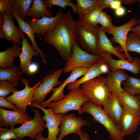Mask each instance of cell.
<instances>
[{
    "label": "cell",
    "instance_id": "cell-13",
    "mask_svg": "<svg viewBox=\"0 0 140 140\" xmlns=\"http://www.w3.org/2000/svg\"><path fill=\"white\" fill-rule=\"evenodd\" d=\"M89 125L87 120L81 117H76L74 114H63L60 124V133L57 140H62L65 136L72 133L78 135L84 125Z\"/></svg>",
    "mask_w": 140,
    "mask_h": 140
},
{
    "label": "cell",
    "instance_id": "cell-33",
    "mask_svg": "<svg viewBox=\"0 0 140 140\" xmlns=\"http://www.w3.org/2000/svg\"><path fill=\"white\" fill-rule=\"evenodd\" d=\"M103 9L99 4L97 5L81 20L93 26L97 27L101 13Z\"/></svg>",
    "mask_w": 140,
    "mask_h": 140
},
{
    "label": "cell",
    "instance_id": "cell-8",
    "mask_svg": "<svg viewBox=\"0 0 140 140\" xmlns=\"http://www.w3.org/2000/svg\"><path fill=\"white\" fill-rule=\"evenodd\" d=\"M11 15L0 14V38L11 42L13 45H22V31L15 25Z\"/></svg>",
    "mask_w": 140,
    "mask_h": 140
},
{
    "label": "cell",
    "instance_id": "cell-21",
    "mask_svg": "<svg viewBox=\"0 0 140 140\" xmlns=\"http://www.w3.org/2000/svg\"><path fill=\"white\" fill-rule=\"evenodd\" d=\"M23 42L21 53L20 58V68L23 73L27 75H30L29 69L31 59L33 56L37 57L39 53L34 50L32 45L29 44L27 38L22 31Z\"/></svg>",
    "mask_w": 140,
    "mask_h": 140
},
{
    "label": "cell",
    "instance_id": "cell-45",
    "mask_svg": "<svg viewBox=\"0 0 140 140\" xmlns=\"http://www.w3.org/2000/svg\"><path fill=\"white\" fill-rule=\"evenodd\" d=\"M35 140H48L47 138L44 137L42 135L41 132H40L37 134Z\"/></svg>",
    "mask_w": 140,
    "mask_h": 140
},
{
    "label": "cell",
    "instance_id": "cell-36",
    "mask_svg": "<svg viewBox=\"0 0 140 140\" xmlns=\"http://www.w3.org/2000/svg\"><path fill=\"white\" fill-rule=\"evenodd\" d=\"M137 0H103V5L107 8L116 10L121 6V4L131 5L136 3Z\"/></svg>",
    "mask_w": 140,
    "mask_h": 140
},
{
    "label": "cell",
    "instance_id": "cell-47",
    "mask_svg": "<svg viewBox=\"0 0 140 140\" xmlns=\"http://www.w3.org/2000/svg\"><path fill=\"white\" fill-rule=\"evenodd\" d=\"M137 96L138 97V99H139L140 102V95H137Z\"/></svg>",
    "mask_w": 140,
    "mask_h": 140
},
{
    "label": "cell",
    "instance_id": "cell-44",
    "mask_svg": "<svg viewBox=\"0 0 140 140\" xmlns=\"http://www.w3.org/2000/svg\"><path fill=\"white\" fill-rule=\"evenodd\" d=\"M37 66L36 64H31L29 69L30 74H32L37 71Z\"/></svg>",
    "mask_w": 140,
    "mask_h": 140
},
{
    "label": "cell",
    "instance_id": "cell-43",
    "mask_svg": "<svg viewBox=\"0 0 140 140\" xmlns=\"http://www.w3.org/2000/svg\"><path fill=\"white\" fill-rule=\"evenodd\" d=\"M78 135L80 140H90L88 134L83 130H81Z\"/></svg>",
    "mask_w": 140,
    "mask_h": 140
},
{
    "label": "cell",
    "instance_id": "cell-26",
    "mask_svg": "<svg viewBox=\"0 0 140 140\" xmlns=\"http://www.w3.org/2000/svg\"><path fill=\"white\" fill-rule=\"evenodd\" d=\"M26 16L37 19L44 17H53L51 11L46 8L44 0H33L31 6L26 13Z\"/></svg>",
    "mask_w": 140,
    "mask_h": 140
},
{
    "label": "cell",
    "instance_id": "cell-32",
    "mask_svg": "<svg viewBox=\"0 0 140 140\" xmlns=\"http://www.w3.org/2000/svg\"><path fill=\"white\" fill-rule=\"evenodd\" d=\"M46 8L51 11L54 6H57L63 9L67 6H70L73 12L77 13V7L76 4L73 3L71 0H44Z\"/></svg>",
    "mask_w": 140,
    "mask_h": 140
},
{
    "label": "cell",
    "instance_id": "cell-48",
    "mask_svg": "<svg viewBox=\"0 0 140 140\" xmlns=\"http://www.w3.org/2000/svg\"><path fill=\"white\" fill-rule=\"evenodd\" d=\"M138 1L139 2V6L140 7V0H138Z\"/></svg>",
    "mask_w": 140,
    "mask_h": 140
},
{
    "label": "cell",
    "instance_id": "cell-28",
    "mask_svg": "<svg viewBox=\"0 0 140 140\" xmlns=\"http://www.w3.org/2000/svg\"><path fill=\"white\" fill-rule=\"evenodd\" d=\"M23 72L16 66L8 69L0 68V81L6 80L10 83L19 82L22 78Z\"/></svg>",
    "mask_w": 140,
    "mask_h": 140
},
{
    "label": "cell",
    "instance_id": "cell-42",
    "mask_svg": "<svg viewBox=\"0 0 140 140\" xmlns=\"http://www.w3.org/2000/svg\"><path fill=\"white\" fill-rule=\"evenodd\" d=\"M126 12L125 9L121 6L115 10L116 15L118 16H121L124 15Z\"/></svg>",
    "mask_w": 140,
    "mask_h": 140
},
{
    "label": "cell",
    "instance_id": "cell-27",
    "mask_svg": "<svg viewBox=\"0 0 140 140\" xmlns=\"http://www.w3.org/2000/svg\"><path fill=\"white\" fill-rule=\"evenodd\" d=\"M116 96L122 107L140 112V102L137 96L131 95L124 90Z\"/></svg>",
    "mask_w": 140,
    "mask_h": 140
},
{
    "label": "cell",
    "instance_id": "cell-41",
    "mask_svg": "<svg viewBox=\"0 0 140 140\" xmlns=\"http://www.w3.org/2000/svg\"><path fill=\"white\" fill-rule=\"evenodd\" d=\"M130 32L133 34L140 38V23L132 27Z\"/></svg>",
    "mask_w": 140,
    "mask_h": 140
},
{
    "label": "cell",
    "instance_id": "cell-9",
    "mask_svg": "<svg viewBox=\"0 0 140 140\" xmlns=\"http://www.w3.org/2000/svg\"><path fill=\"white\" fill-rule=\"evenodd\" d=\"M32 111L34 114L33 118L26 121L20 127L14 128L18 135L16 140H22L25 137H30L32 139H35L37 134L42 132L47 128L39 110L34 109Z\"/></svg>",
    "mask_w": 140,
    "mask_h": 140
},
{
    "label": "cell",
    "instance_id": "cell-37",
    "mask_svg": "<svg viewBox=\"0 0 140 140\" xmlns=\"http://www.w3.org/2000/svg\"><path fill=\"white\" fill-rule=\"evenodd\" d=\"M18 137L14 128L9 129L0 127V140H16Z\"/></svg>",
    "mask_w": 140,
    "mask_h": 140
},
{
    "label": "cell",
    "instance_id": "cell-40",
    "mask_svg": "<svg viewBox=\"0 0 140 140\" xmlns=\"http://www.w3.org/2000/svg\"><path fill=\"white\" fill-rule=\"evenodd\" d=\"M0 106L1 108H8L15 111L20 112L17 106L10 102L5 97H0Z\"/></svg>",
    "mask_w": 140,
    "mask_h": 140
},
{
    "label": "cell",
    "instance_id": "cell-16",
    "mask_svg": "<svg viewBox=\"0 0 140 140\" xmlns=\"http://www.w3.org/2000/svg\"><path fill=\"white\" fill-rule=\"evenodd\" d=\"M88 68H78L71 72L69 76L57 87L54 88L52 90L51 96L47 100L40 104L42 108H45L51 102H56L61 100L65 96L64 89L65 87L70 83L75 81L83 75L88 71Z\"/></svg>",
    "mask_w": 140,
    "mask_h": 140
},
{
    "label": "cell",
    "instance_id": "cell-12",
    "mask_svg": "<svg viewBox=\"0 0 140 140\" xmlns=\"http://www.w3.org/2000/svg\"><path fill=\"white\" fill-rule=\"evenodd\" d=\"M63 72V69H59L44 78L35 91L31 102L40 104L44 102L46 96L54 87L61 84L62 82L59 80V78Z\"/></svg>",
    "mask_w": 140,
    "mask_h": 140
},
{
    "label": "cell",
    "instance_id": "cell-31",
    "mask_svg": "<svg viewBox=\"0 0 140 140\" xmlns=\"http://www.w3.org/2000/svg\"><path fill=\"white\" fill-rule=\"evenodd\" d=\"M122 84L124 90L131 95L140 94V78H137L129 76Z\"/></svg>",
    "mask_w": 140,
    "mask_h": 140
},
{
    "label": "cell",
    "instance_id": "cell-7",
    "mask_svg": "<svg viewBox=\"0 0 140 140\" xmlns=\"http://www.w3.org/2000/svg\"><path fill=\"white\" fill-rule=\"evenodd\" d=\"M43 80V78L37 82L33 87H30L29 80L22 78L20 80L25 85V88L20 90L14 92L12 95L6 97V99L17 106L20 112L26 114L27 107L31 104L35 91Z\"/></svg>",
    "mask_w": 140,
    "mask_h": 140
},
{
    "label": "cell",
    "instance_id": "cell-25",
    "mask_svg": "<svg viewBox=\"0 0 140 140\" xmlns=\"http://www.w3.org/2000/svg\"><path fill=\"white\" fill-rule=\"evenodd\" d=\"M12 15L17 20L19 27L23 32L27 35L30 38L32 47L40 54L43 63L46 64L47 61L46 60L45 56L36 43L34 37V34L30 24L26 21H25L21 19L16 13L13 12Z\"/></svg>",
    "mask_w": 140,
    "mask_h": 140
},
{
    "label": "cell",
    "instance_id": "cell-6",
    "mask_svg": "<svg viewBox=\"0 0 140 140\" xmlns=\"http://www.w3.org/2000/svg\"><path fill=\"white\" fill-rule=\"evenodd\" d=\"M102 58L100 55H94L84 51L75 41L72 47L71 56L66 61L63 69V72L66 73L77 68H89Z\"/></svg>",
    "mask_w": 140,
    "mask_h": 140
},
{
    "label": "cell",
    "instance_id": "cell-35",
    "mask_svg": "<svg viewBox=\"0 0 140 140\" xmlns=\"http://www.w3.org/2000/svg\"><path fill=\"white\" fill-rule=\"evenodd\" d=\"M18 83H10L6 80L0 81V97L6 98L11 93L18 91L15 87Z\"/></svg>",
    "mask_w": 140,
    "mask_h": 140
},
{
    "label": "cell",
    "instance_id": "cell-46",
    "mask_svg": "<svg viewBox=\"0 0 140 140\" xmlns=\"http://www.w3.org/2000/svg\"><path fill=\"white\" fill-rule=\"evenodd\" d=\"M137 139L138 140H140V132L139 134V136L137 137Z\"/></svg>",
    "mask_w": 140,
    "mask_h": 140
},
{
    "label": "cell",
    "instance_id": "cell-2",
    "mask_svg": "<svg viewBox=\"0 0 140 140\" xmlns=\"http://www.w3.org/2000/svg\"><path fill=\"white\" fill-rule=\"evenodd\" d=\"M102 106L96 105L90 100L84 102L81 108L82 114L84 112L90 114L93 120L102 124L109 132L112 140H123L125 136L120 131L118 127L104 112Z\"/></svg>",
    "mask_w": 140,
    "mask_h": 140
},
{
    "label": "cell",
    "instance_id": "cell-39",
    "mask_svg": "<svg viewBox=\"0 0 140 140\" xmlns=\"http://www.w3.org/2000/svg\"><path fill=\"white\" fill-rule=\"evenodd\" d=\"M13 12L10 0H0V14L6 13L12 15Z\"/></svg>",
    "mask_w": 140,
    "mask_h": 140
},
{
    "label": "cell",
    "instance_id": "cell-19",
    "mask_svg": "<svg viewBox=\"0 0 140 140\" xmlns=\"http://www.w3.org/2000/svg\"><path fill=\"white\" fill-rule=\"evenodd\" d=\"M32 119L26 114L0 108V127H7L9 126L11 128H14L16 124H22Z\"/></svg>",
    "mask_w": 140,
    "mask_h": 140
},
{
    "label": "cell",
    "instance_id": "cell-24",
    "mask_svg": "<svg viewBox=\"0 0 140 140\" xmlns=\"http://www.w3.org/2000/svg\"><path fill=\"white\" fill-rule=\"evenodd\" d=\"M22 47L19 45H13L6 50L0 52V67L8 69L14 67L13 62L15 58L19 57L21 53Z\"/></svg>",
    "mask_w": 140,
    "mask_h": 140
},
{
    "label": "cell",
    "instance_id": "cell-29",
    "mask_svg": "<svg viewBox=\"0 0 140 140\" xmlns=\"http://www.w3.org/2000/svg\"><path fill=\"white\" fill-rule=\"evenodd\" d=\"M76 1L79 19L82 20L90 11L100 4L101 0H76Z\"/></svg>",
    "mask_w": 140,
    "mask_h": 140
},
{
    "label": "cell",
    "instance_id": "cell-38",
    "mask_svg": "<svg viewBox=\"0 0 140 140\" xmlns=\"http://www.w3.org/2000/svg\"><path fill=\"white\" fill-rule=\"evenodd\" d=\"M99 24L104 29L112 28L115 26L112 23V19L106 12L102 11L101 13Z\"/></svg>",
    "mask_w": 140,
    "mask_h": 140
},
{
    "label": "cell",
    "instance_id": "cell-49",
    "mask_svg": "<svg viewBox=\"0 0 140 140\" xmlns=\"http://www.w3.org/2000/svg\"><path fill=\"white\" fill-rule=\"evenodd\" d=\"M138 125H139L140 126V120L139 121V123H138Z\"/></svg>",
    "mask_w": 140,
    "mask_h": 140
},
{
    "label": "cell",
    "instance_id": "cell-10",
    "mask_svg": "<svg viewBox=\"0 0 140 140\" xmlns=\"http://www.w3.org/2000/svg\"><path fill=\"white\" fill-rule=\"evenodd\" d=\"M140 23V19L137 20L133 17L128 22L122 25L114 27L104 29L106 33L113 35V41L118 44L121 49L118 51H123L124 53L127 60L132 62L133 58L129 54L126 47V43L127 35L132 28Z\"/></svg>",
    "mask_w": 140,
    "mask_h": 140
},
{
    "label": "cell",
    "instance_id": "cell-3",
    "mask_svg": "<svg viewBox=\"0 0 140 140\" xmlns=\"http://www.w3.org/2000/svg\"><path fill=\"white\" fill-rule=\"evenodd\" d=\"M89 99L82 93L81 87L79 86L70 90L62 99L57 101L51 102L47 107L56 114H65L69 111L76 110L81 115L82 106Z\"/></svg>",
    "mask_w": 140,
    "mask_h": 140
},
{
    "label": "cell",
    "instance_id": "cell-14",
    "mask_svg": "<svg viewBox=\"0 0 140 140\" xmlns=\"http://www.w3.org/2000/svg\"><path fill=\"white\" fill-rule=\"evenodd\" d=\"M30 106L39 108L44 113V115L42 116V117L46 122L48 132V140H57V136L60 131L59 126L63 114H55L50 109H46L42 108L38 103L31 102Z\"/></svg>",
    "mask_w": 140,
    "mask_h": 140
},
{
    "label": "cell",
    "instance_id": "cell-17",
    "mask_svg": "<svg viewBox=\"0 0 140 140\" xmlns=\"http://www.w3.org/2000/svg\"><path fill=\"white\" fill-rule=\"evenodd\" d=\"M123 108L122 116L117 127L120 132L125 136L131 135L137 129L140 120V112Z\"/></svg>",
    "mask_w": 140,
    "mask_h": 140
},
{
    "label": "cell",
    "instance_id": "cell-11",
    "mask_svg": "<svg viewBox=\"0 0 140 140\" xmlns=\"http://www.w3.org/2000/svg\"><path fill=\"white\" fill-rule=\"evenodd\" d=\"M64 14L62 10L60 9L53 17H44L39 19L31 17L28 18L26 21L30 25L34 34H37L38 37H44L54 30Z\"/></svg>",
    "mask_w": 140,
    "mask_h": 140
},
{
    "label": "cell",
    "instance_id": "cell-18",
    "mask_svg": "<svg viewBox=\"0 0 140 140\" xmlns=\"http://www.w3.org/2000/svg\"><path fill=\"white\" fill-rule=\"evenodd\" d=\"M109 69L108 63L102 57L99 61L89 67L88 71L81 78L68 85L67 88L70 90H72L86 81L107 73Z\"/></svg>",
    "mask_w": 140,
    "mask_h": 140
},
{
    "label": "cell",
    "instance_id": "cell-5",
    "mask_svg": "<svg viewBox=\"0 0 140 140\" xmlns=\"http://www.w3.org/2000/svg\"><path fill=\"white\" fill-rule=\"evenodd\" d=\"M106 80L107 77L100 76L83 83L81 86L82 93L95 104L103 106L110 95Z\"/></svg>",
    "mask_w": 140,
    "mask_h": 140
},
{
    "label": "cell",
    "instance_id": "cell-4",
    "mask_svg": "<svg viewBox=\"0 0 140 140\" xmlns=\"http://www.w3.org/2000/svg\"><path fill=\"white\" fill-rule=\"evenodd\" d=\"M78 34L77 43L80 47L90 54L99 55L97 50L99 41V27L79 19L76 22Z\"/></svg>",
    "mask_w": 140,
    "mask_h": 140
},
{
    "label": "cell",
    "instance_id": "cell-20",
    "mask_svg": "<svg viewBox=\"0 0 140 140\" xmlns=\"http://www.w3.org/2000/svg\"><path fill=\"white\" fill-rule=\"evenodd\" d=\"M106 85L111 95H116L124 91L121 86L122 82L129 76L124 70H120L108 72Z\"/></svg>",
    "mask_w": 140,
    "mask_h": 140
},
{
    "label": "cell",
    "instance_id": "cell-22",
    "mask_svg": "<svg viewBox=\"0 0 140 140\" xmlns=\"http://www.w3.org/2000/svg\"><path fill=\"white\" fill-rule=\"evenodd\" d=\"M103 107L105 113L118 126L121 121L123 109L120 105L116 95H110Z\"/></svg>",
    "mask_w": 140,
    "mask_h": 140
},
{
    "label": "cell",
    "instance_id": "cell-30",
    "mask_svg": "<svg viewBox=\"0 0 140 140\" xmlns=\"http://www.w3.org/2000/svg\"><path fill=\"white\" fill-rule=\"evenodd\" d=\"M32 0H10L11 7L22 20L26 21V13L30 8Z\"/></svg>",
    "mask_w": 140,
    "mask_h": 140
},
{
    "label": "cell",
    "instance_id": "cell-1",
    "mask_svg": "<svg viewBox=\"0 0 140 140\" xmlns=\"http://www.w3.org/2000/svg\"><path fill=\"white\" fill-rule=\"evenodd\" d=\"M76 22L71 11H67L62 15L54 30L43 38L44 41L56 48L66 61L71 57L73 45L78 38Z\"/></svg>",
    "mask_w": 140,
    "mask_h": 140
},
{
    "label": "cell",
    "instance_id": "cell-15",
    "mask_svg": "<svg viewBox=\"0 0 140 140\" xmlns=\"http://www.w3.org/2000/svg\"><path fill=\"white\" fill-rule=\"evenodd\" d=\"M99 55L107 61L112 72L126 70L135 75L140 73V60L137 57L133 58V61L131 62L126 59H114L112 58L111 54L106 52H102Z\"/></svg>",
    "mask_w": 140,
    "mask_h": 140
},
{
    "label": "cell",
    "instance_id": "cell-34",
    "mask_svg": "<svg viewBox=\"0 0 140 140\" xmlns=\"http://www.w3.org/2000/svg\"><path fill=\"white\" fill-rule=\"evenodd\" d=\"M126 47L128 52H134L140 54V38L130 32L127 35Z\"/></svg>",
    "mask_w": 140,
    "mask_h": 140
},
{
    "label": "cell",
    "instance_id": "cell-23",
    "mask_svg": "<svg viewBox=\"0 0 140 140\" xmlns=\"http://www.w3.org/2000/svg\"><path fill=\"white\" fill-rule=\"evenodd\" d=\"M99 41L97 50L99 54L104 52L113 54L119 59L125 60L127 58L124 54L119 52L116 47H114L107 37L104 29L101 26L99 27Z\"/></svg>",
    "mask_w": 140,
    "mask_h": 140
}]
</instances>
